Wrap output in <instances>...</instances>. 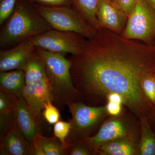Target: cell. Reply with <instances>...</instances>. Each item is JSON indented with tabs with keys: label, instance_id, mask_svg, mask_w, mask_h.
Returning a JSON list of instances; mask_svg holds the SVG:
<instances>
[{
	"label": "cell",
	"instance_id": "cell-6",
	"mask_svg": "<svg viewBox=\"0 0 155 155\" xmlns=\"http://www.w3.org/2000/svg\"><path fill=\"white\" fill-rule=\"evenodd\" d=\"M33 4L39 14L52 29L76 32L86 39L93 37L97 31L72 6H46Z\"/></svg>",
	"mask_w": 155,
	"mask_h": 155
},
{
	"label": "cell",
	"instance_id": "cell-13",
	"mask_svg": "<svg viewBox=\"0 0 155 155\" xmlns=\"http://www.w3.org/2000/svg\"><path fill=\"white\" fill-rule=\"evenodd\" d=\"M16 122L26 139L31 143L39 134L41 133L28 110L24 98L19 100L16 115Z\"/></svg>",
	"mask_w": 155,
	"mask_h": 155
},
{
	"label": "cell",
	"instance_id": "cell-21",
	"mask_svg": "<svg viewBox=\"0 0 155 155\" xmlns=\"http://www.w3.org/2000/svg\"><path fill=\"white\" fill-rule=\"evenodd\" d=\"M71 124L70 122L59 121L54 124V135L61 142L62 147L68 150L69 147L66 143V140L69 134Z\"/></svg>",
	"mask_w": 155,
	"mask_h": 155
},
{
	"label": "cell",
	"instance_id": "cell-27",
	"mask_svg": "<svg viewBox=\"0 0 155 155\" xmlns=\"http://www.w3.org/2000/svg\"><path fill=\"white\" fill-rule=\"evenodd\" d=\"M137 0H115V4L127 16L133 10Z\"/></svg>",
	"mask_w": 155,
	"mask_h": 155
},
{
	"label": "cell",
	"instance_id": "cell-20",
	"mask_svg": "<svg viewBox=\"0 0 155 155\" xmlns=\"http://www.w3.org/2000/svg\"><path fill=\"white\" fill-rule=\"evenodd\" d=\"M155 75L151 73L145 75L141 79V86L145 96L155 108Z\"/></svg>",
	"mask_w": 155,
	"mask_h": 155
},
{
	"label": "cell",
	"instance_id": "cell-4",
	"mask_svg": "<svg viewBox=\"0 0 155 155\" xmlns=\"http://www.w3.org/2000/svg\"><path fill=\"white\" fill-rule=\"evenodd\" d=\"M123 110L117 116H110L100 125L98 131L93 136L82 140L94 155H97L98 149L102 145L113 140L125 137L138 143L140 135V120Z\"/></svg>",
	"mask_w": 155,
	"mask_h": 155
},
{
	"label": "cell",
	"instance_id": "cell-31",
	"mask_svg": "<svg viewBox=\"0 0 155 155\" xmlns=\"http://www.w3.org/2000/svg\"><path fill=\"white\" fill-rule=\"evenodd\" d=\"M150 122L151 124H152L155 127V113L154 114L153 116L152 119L150 121Z\"/></svg>",
	"mask_w": 155,
	"mask_h": 155
},
{
	"label": "cell",
	"instance_id": "cell-7",
	"mask_svg": "<svg viewBox=\"0 0 155 155\" xmlns=\"http://www.w3.org/2000/svg\"><path fill=\"white\" fill-rule=\"evenodd\" d=\"M120 35L146 45L155 44V10L147 0H137Z\"/></svg>",
	"mask_w": 155,
	"mask_h": 155
},
{
	"label": "cell",
	"instance_id": "cell-23",
	"mask_svg": "<svg viewBox=\"0 0 155 155\" xmlns=\"http://www.w3.org/2000/svg\"><path fill=\"white\" fill-rule=\"evenodd\" d=\"M18 0H0V25L8 20L14 11Z\"/></svg>",
	"mask_w": 155,
	"mask_h": 155
},
{
	"label": "cell",
	"instance_id": "cell-1",
	"mask_svg": "<svg viewBox=\"0 0 155 155\" xmlns=\"http://www.w3.org/2000/svg\"><path fill=\"white\" fill-rule=\"evenodd\" d=\"M69 60L72 82L84 102L105 105L108 95L116 93L138 119L152 120L155 108L145 96L141 81L147 74H155V44L127 39L100 28L87 39L83 51Z\"/></svg>",
	"mask_w": 155,
	"mask_h": 155
},
{
	"label": "cell",
	"instance_id": "cell-15",
	"mask_svg": "<svg viewBox=\"0 0 155 155\" xmlns=\"http://www.w3.org/2000/svg\"><path fill=\"white\" fill-rule=\"evenodd\" d=\"M97 155H139L138 144L125 137L116 139L101 146Z\"/></svg>",
	"mask_w": 155,
	"mask_h": 155
},
{
	"label": "cell",
	"instance_id": "cell-29",
	"mask_svg": "<svg viewBox=\"0 0 155 155\" xmlns=\"http://www.w3.org/2000/svg\"><path fill=\"white\" fill-rule=\"evenodd\" d=\"M107 101L119 103L124 105V100L123 97L116 93H111L107 96Z\"/></svg>",
	"mask_w": 155,
	"mask_h": 155
},
{
	"label": "cell",
	"instance_id": "cell-14",
	"mask_svg": "<svg viewBox=\"0 0 155 155\" xmlns=\"http://www.w3.org/2000/svg\"><path fill=\"white\" fill-rule=\"evenodd\" d=\"M26 84L25 72L14 70L0 73V89L10 95L20 99Z\"/></svg>",
	"mask_w": 155,
	"mask_h": 155
},
{
	"label": "cell",
	"instance_id": "cell-22",
	"mask_svg": "<svg viewBox=\"0 0 155 155\" xmlns=\"http://www.w3.org/2000/svg\"><path fill=\"white\" fill-rule=\"evenodd\" d=\"M42 114L44 118L50 125H54L60 121V114L58 108L51 101L45 104Z\"/></svg>",
	"mask_w": 155,
	"mask_h": 155
},
{
	"label": "cell",
	"instance_id": "cell-26",
	"mask_svg": "<svg viewBox=\"0 0 155 155\" xmlns=\"http://www.w3.org/2000/svg\"><path fill=\"white\" fill-rule=\"evenodd\" d=\"M34 4L46 6H72V0H28Z\"/></svg>",
	"mask_w": 155,
	"mask_h": 155
},
{
	"label": "cell",
	"instance_id": "cell-19",
	"mask_svg": "<svg viewBox=\"0 0 155 155\" xmlns=\"http://www.w3.org/2000/svg\"><path fill=\"white\" fill-rule=\"evenodd\" d=\"M54 137H45L42 135V146L46 155H65L68 150L62 147L60 140Z\"/></svg>",
	"mask_w": 155,
	"mask_h": 155
},
{
	"label": "cell",
	"instance_id": "cell-33",
	"mask_svg": "<svg viewBox=\"0 0 155 155\" xmlns=\"http://www.w3.org/2000/svg\"></svg>",
	"mask_w": 155,
	"mask_h": 155
},
{
	"label": "cell",
	"instance_id": "cell-24",
	"mask_svg": "<svg viewBox=\"0 0 155 155\" xmlns=\"http://www.w3.org/2000/svg\"><path fill=\"white\" fill-rule=\"evenodd\" d=\"M67 154L69 155H93V153L87 145L82 140L75 142L68 149Z\"/></svg>",
	"mask_w": 155,
	"mask_h": 155
},
{
	"label": "cell",
	"instance_id": "cell-8",
	"mask_svg": "<svg viewBox=\"0 0 155 155\" xmlns=\"http://www.w3.org/2000/svg\"><path fill=\"white\" fill-rule=\"evenodd\" d=\"M29 39L35 47L49 51L76 56L83 51L87 39L76 32L51 29Z\"/></svg>",
	"mask_w": 155,
	"mask_h": 155
},
{
	"label": "cell",
	"instance_id": "cell-11",
	"mask_svg": "<svg viewBox=\"0 0 155 155\" xmlns=\"http://www.w3.org/2000/svg\"><path fill=\"white\" fill-rule=\"evenodd\" d=\"M96 17L100 28H106L120 35L128 19V16L111 0H100Z\"/></svg>",
	"mask_w": 155,
	"mask_h": 155
},
{
	"label": "cell",
	"instance_id": "cell-25",
	"mask_svg": "<svg viewBox=\"0 0 155 155\" xmlns=\"http://www.w3.org/2000/svg\"><path fill=\"white\" fill-rule=\"evenodd\" d=\"M41 133L36 136L30 143V155H46L42 146Z\"/></svg>",
	"mask_w": 155,
	"mask_h": 155
},
{
	"label": "cell",
	"instance_id": "cell-30",
	"mask_svg": "<svg viewBox=\"0 0 155 155\" xmlns=\"http://www.w3.org/2000/svg\"><path fill=\"white\" fill-rule=\"evenodd\" d=\"M155 10V0H147Z\"/></svg>",
	"mask_w": 155,
	"mask_h": 155
},
{
	"label": "cell",
	"instance_id": "cell-18",
	"mask_svg": "<svg viewBox=\"0 0 155 155\" xmlns=\"http://www.w3.org/2000/svg\"><path fill=\"white\" fill-rule=\"evenodd\" d=\"M24 71L26 84L47 78L44 65L36 50L28 58Z\"/></svg>",
	"mask_w": 155,
	"mask_h": 155
},
{
	"label": "cell",
	"instance_id": "cell-10",
	"mask_svg": "<svg viewBox=\"0 0 155 155\" xmlns=\"http://www.w3.org/2000/svg\"><path fill=\"white\" fill-rule=\"evenodd\" d=\"M35 51V46L29 39L0 51V72L14 70L24 71L28 58Z\"/></svg>",
	"mask_w": 155,
	"mask_h": 155
},
{
	"label": "cell",
	"instance_id": "cell-17",
	"mask_svg": "<svg viewBox=\"0 0 155 155\" xmlns=\"http://www.w3.org/2000/svg\"><path fill=\"white\" fill-rule=\"evenodd\" d=\"M100 0H72V6L90 25L99 29L96 11Z\"/></svg>",
	"mask_w": 155,
	"mask_h": 155
},
{
	"label": "cell",
	"instance_id": "cell-12",
	"mask_svg": "<svg viewBox=\"0 0 155 155\" xmlns=\"http://www.w3.org/2000/svg\"><path fill=\"white\" fill-rule=\"evenodd\" d=\"M30 144L15 122L14 127L1 140V155H30Z\"/></svg>",
	"mask_w": 155,
	"mask_h": 155
},
{
	"label": "cell",
	"instance_id": "cell-28",
	"mask_svg": "<svg viewBox=\"0 0 155 155\" xmlns=\"http://www.w3.org/2000/svg\"><path fill=\"white\" fill-rule=\"evenodd\" d=\"M106 108L109 116H117L122 114L123 112V107L122 104L108 101L106 104Z\"/></svg>",
	"mask_w": 155,
	"mask_h": 155
},
{
	"label": "cell",
	"instance_id": "cell-2",
	"mask_svg": "<svg viewBox=\"0 0 155 155\" xmlns=\"http://www.w3.org/2000/svg\"><path fill=\"white\" fill-rule=\"evenodd\" d=\"M52 29L28 0H18L8 20L1 26V49L9 48Z\"/></svg>",
	"mask_w": 155,
	"mask_h": 155
},
{
	"label": "cell",
	"instance_id": "cell-32",
	"mask_svg": "<svg viewBox=\"0 0 155 155\" xmlns=\"http://www.w3.org/2000/svg\"><path fill=\"white\" fill-rule=\"evenodd\" d=\"M111 1H112V2H114H114H115V0H111Z\"/></svg>",
	"mask_w": 155,
	"mask_h": 155
},
{
	"label": "cell",
	"instance_id": "cell-9",
	"mask_svg": "<svg viewBox=\"0 0 155 155\" xmlns=\"http://www.w3.org/2000/svg\"><path fill=\"white\" fill-rule=\"evenodd\" d=\"M51 87L47 78L25 84L22 91L31 114L39 127L41 124V114L49 101L53 103Z\"/></svg>",
	"mask_w": 155,
	"mask_h": 155
},
{
	"label": "cell",
	"instance_id": "cell-3",
	"mask_svg": "<svg viewBox=\"0 0 155 155\" xmlns=\"http://www.w3.org/2000/svg\"><path fill=\"white\" fill-rule=\"evenodd\" d=\"M36 52L44 65L46 75L51 87L53 104L64 109L69 103L82 101L80 93L72 82L71 63L64 55L35 47Z\"/></svg>",
	"mask_w": 155,
	"mask_h": 155
},
{
	"label": "cell",
	"instance_id": "cell-16",
	"mask_svg": "<svg viewBox=\"0 0 155 155\" xmlns=\"http://www.w3.org/2000/svg\"><path fill=\"white\" fill-rule=\"evenodd\" d=\"M140 135L138 143L139 155H155V132L146 117L139 119Z\"/></svg>",
	"mask_w": 155,
	"mask_h": 155
},
{
	"label": "cell",
	"instance_id": "cell-5",
	"mask_svg": "<svg viewBox=\"0 0 155 155\" xmlns=\"http://www.w3.org/2000/svg\"><path fill=\"white\" fill-rule=\"evenodd\" d=\"M72 114L71 128L66 140L69 147L75 142L81 140L101 125L109 116L106 106H92L82 101L69 103L67 105Z\"/></svg>",
	"mask_w": 155,
	"mask_h": 155
}]
</instances>
